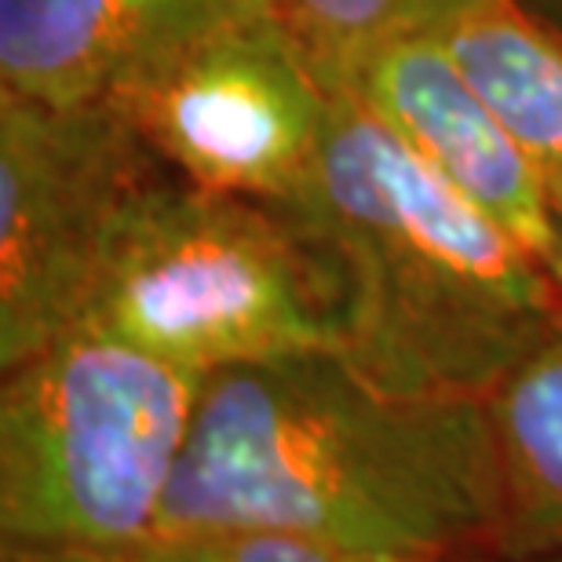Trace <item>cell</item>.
I'll use <instances>...</instances> for the list:
<instances>
[{
	"instance_id": "8992f818",
	"label": "cell",
	"mask_w": 562,
	"mask_h": 562,
	"mask_svg": "<svg viewBox=\"0 0 562 562\" xmlns=\"http://www.w3.org/2000/svg\"><path fill=\"white\" fill-rule=\"evenodd\" d=\"M110 103L187 183L296 212L318 198L333 92L278 15L190 44Z\"/></svg>"
},
{
	"instance_id": "5bb4252c",
	"label": "cell",
	"mask_w": 562,
	"mask_h": 562,
	"mask_svg": "<svg viewBox=\"0 0 562 562\" xmlns=\"http://www.w3.org/2000/svg\"><path fill=\"white\" fill-rule=\"evenodd\" d=\"M351 562H475L457 555H427V552H384V555H358Z\"/></svg>"
},
{
	"instance_id": "30bf717a",
	"label": "cell",
	"mask_w": 562,
	"mask_h": 562,
	"mask_svg": "<svg viewBox=\"0 0 562 562\" xmlns=\"http://www.w3.org/2000/svg\"><path fill=\"white\" fill-rule=\"evenodd\" d=\"M504 471L497 559L562 552V322L486 398Z\"/></svg>"
},
{
	"instance_id": "ba28073f",
	"label": "cell",
	"mask_w": 562,
	"mask_h": 562,
	"mask_svg": "<svg viewBox=\"0 0 562 562\" xmlns=\"http://www.w3.org/2000/svg\"><path fill=\"white\" fill-rule=\"evenodd\" d=\"M274 15V0H0V92L110 103L212 33Z\"/></svg>"
},
{
	"instance_id": "5b68a950",
	"label": "cell",
	"mask_w": 562,
	"mask_h": 562,
	"mask_svg": "<svg viewBox=\"0 0 562 562\" xmlns=\"http://www.w3.org/2000/svg\"><path fill=\"white\" fill-rule=\"evenodd\" d=\"M161 172L114 103L0 92V373L85 318L121 216Z\"/></svg>"
},
{
	"instance_id": "8fae6325",
	"label": "cell",
	"mask_w": 562,
	"mask_h": 562,
	"mask_svg": "<svg viewBox=\"0 0 562 562\" xmlns=\"http://www.w3.org/2000/svg\"><path fill=\"white\" fill-rule=\"evenodd\" d=\"M464 0H274L281 19L322 85L336 92L366 55L384 44L427 33Z\"/></svg>"
},
{
	"instance_id": "3957f363",
	"label": "cell",
	"mask_w": 562,
	"mask_h": 562,
	"mask_svg": "<svg viewBox=\"0 0 562 562\" xmlns=\"http://www.w3.org/2000/svg\"><path fill=\"white\" fill-rule=\"evenodd\" d=\"M212 376L344 351V296L307 212L161 172L121 216L85 318Z\"/></svg>"
},
{
	"instance_id": "52a82bcc",
	"label": "cell",
	"mask_w": 562,
	"mask_h": 562,
	"mask_svg": "<svg viewBox=\"0 0 562 562\" xmlns=\"http://www.w3.org/2000/svg\"><path fill=\"white\" fill-rule=\"evenodd\" d=\"M340 88L362 99L457 194L497 220L552 271L555 231L548 183L431 30L366 55Z\"/></svg>"
},
{
	"instance_id": "7a4b0ae2",
	"label": "cell",
	"mask_w": 562,
	"mask_h": 562,
	"mask_svg": "<svg viewBox=\"0 0 562 562\" xmlns=\"http://www.w3.org/2000/svg\"><path fill=\"white\" fill-rule=\"evenodd\" d=\"M318 227L344 296V358L413 398H490L562 322V281L336 88Z\"/></svg>"
},
{
	"instance_id": "9a60e30c",
	"label": "cell",
	"mask_w": 562,
	"mask_h": 562,
	"mask_svg": "<svg viewBox=\"0 0 562 562\" xmlns=\"http://www.w3.org/2000/svg\"><path fill=\"white\" fill-rule=\"evenodd\" d=\"M0 562H103L95 555H52V552H0Z\"/></svg>"
},
{
	"instance_id": "e0dca14e",
	"label": "cell",
	"mask_w": 562,
	"mask_h": 562,
	"mask_svg": "<svg viewBox=\"0 0 562 562\" xmlns=\"http://www.w3.org/2000/svg\"><path fill=\"white\" fill-rule=\"evenodd\" d=\"M475 562H562V552H548V555H526V559H497V555H490V559H475Z\"/></svg>"
},
{
	"instance_id": "7c38bea8",
	"label": "cell",
	"mask_w": 562,
	"mask_h": 562,
	"mask_svg": "<svg viewBox=\"0 0 562 562\" xmlns=\"http://www.w3.org/2000/svg\"><path fill=\"white\" fill-rule=\"evenodd\" d=\"M103 562H351V555L278 530L205 526V530H157L125 552L103 555Z\"/></svg>"
},
{
	"instance_id": "6da1fadb",
	"label": "cell",
	"mask_w": 562,
	"mask_h": 562,
	"mask_svg": "<svg viewBox=\"0 0 562 562\" xmlns=\"http://www.w3.org/2000/svg\"><path fill=\"white\" fill-rule=\"evenodd\" d=\"M249 526L344 555H497L504 471L486 398L376 387L336 351L205 376L161 530Z\"/></svg>"
},
{
	"instance_id": "9c48e42d",
	"label": "cell",
	"mask_w": 562,
	"mask_h": 562,
	"mask_svg": "<svg viewBox=\"0 0 562 562\" xmlns=\"http://www.w3.org/2000/svg\"><path fill=\"white\" fill-rule=\"evenodd\" d=\"M515 146L562 194V37L519 0H464L431 30Z\"/></svg>"
},
{
	"instance_id": "277c9868",
	"label": "cell",
	"mask_w": 562,
	"mask_h": 562,
	"mask_svg": "<svg viewBox=\"0 0 562 562\" xmlns=\"http://www.w3.org/2000/svg\"><path fill=\"white\" fill-rule=\"evenodd\" d=\"M201 384L95 325L0 373V552L103 559L161 530Z\"/></svg>"
},
{
	"instance_id": "2e32d148",
	"label": "cell",
	"mask_w": 562,
	"mask_h": 562,
	"mask_svg": "<svg viewBox=\"0 0 562 562\" xmlns=\"http://www.w3.org/2000/svg\"><path fill=\"white\" fill-rule=\"evenodd\" d=\"M552 231H555V263H552V271L562 281V194H552Z\"/></svg>"
},
{
	"instance_id": "4fadbf2b",
	"label": "cell",
	"mask_w": 562,
	"mask_h": 562,
	"mask_svg": "<svg viewBox=\"0 0 562 562\" xmlns=\"http://www.w3.org/2000/svg\"><path fill=\"white\" fill-rule=\"evenodd\" d=\"M533 19H541L548 30L562 37V0H519Z\"/></svg>"
}]
</instances>
